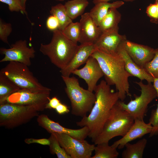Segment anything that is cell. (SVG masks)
I'll list each match as a JSON object with an SVG mask.
<instances>
[{"mask_svg":"<svg viewBox=\"0 0 158 158\" xmlns=\"http://www.w3.org/2000/svg\"><path fill=\"white\" fill-rule=\"evenodd\" d=\"M110 86L104 80L97 85L94 91L96 99L90 114L76 123L78 126L88 128V137L93 142L101 133L111 109L119 100L118 92Z\"/></svg>","mask_w":158,"mask_h":158,"instance_id":"1","label":"cell"},{"mask_svg":"<svg viewBox=\"0 0 158 158\" xmlns=\"http://www.w3.org/2000/svg\"><path fill=\"white\" fill-rule=\"evenodd\" d=\"M20 88L6 75L0 73V104L11 95Z\"/></svg>","mask_w":158,"mask_h":158,"instance_id":"23","label":"cell"},{"mask_svg":"<svg viewBox=\"0 0 158 158\" xmlns=\"http://www.w3.org/2000/svg\"><path fill=\"white\" fill-rule=\"evenodd\" d=\"M83 79L87 83V89L94 91L99 80L104 76L101 68L96 59L90 56L82 68L77 69L72 73Z\"/></svg>","mask_w":158,"mask_h":158,"instance_id":"13","label":"cell"},{"mask_svg":"<svg viewBox=\"0 0 158 158\" xmlns=\"http://www.w3.org/2000/svg\"><path fill=\"white\" fill-rule=\"evenodd\" d=\"M24 142L28 144L37 143L42 145L49 146L50 144L49 138L36 139L33 138H27L25 140Z\"/></svg>","mask_w":158,"mask_h":158,"instance_id":"35","label":"cell"},{"mask_svg":"<svg viewBox=\"0 0 158 158\" xmlns=\"http://www.w3.org/2000/svg\"><path fill=\"white\" fill-rule=\"evenodd\" d=\"M157 108L152 111L149 123L152 127V130L149 134L150 137L158 135V104Z\"/></svg>","mask_w":158,"mask_h":158,"instance_id":"33","label":"cell"},{"mask_svg":"<svg viewBox=\"0 0 158 158\" xmlns=\"http://www.w3.org/2000/svg\"><path fill=\"white\" fill-rule=\"evenodd\" d=\"M123 47L133 60L144 68L154 55V49L147 45L138 44L126 40L123 43Z\"/></svg>","mask_w":158,"mask_h":158,"instance_id":"15","label":"cell"},{"mask_svg":"<svg viewBox=\"0 0 158 158\" xmlns=\"http://www.w3.org/2000/svg\"><path fill=\"white\" fill-rule=\"evenodd\" d=\"M2 3L7 4L11 12H20L23 14L27 15V13L23 7L20 0H0Z\"/></svg>","mask_w":158,"mask_h":158,"instance_id":"31","label":"cell"},{"mask_svg":"<svg viewBox=\"0 0 158 158\" xmlns=\"http://www.w3.org/2000/svg\"><path fill=\"white\" fill-rule=\"evenodd\" d=\"M49 139L50 144L49 145L50 153L55 154L58 158H71L64 149L60 145L56 136L54 133L51 134Z\"/></svg>","mask_w":158,"mask_h":158,"instance_id":"28","label":"cell"},{"mask_svg":"<svg viewBox=\"0 0 158 158\" xmlns=\"http://www.w3.org/2000/svg\"><path fill=\"white\" fill-rule=\"evenodd\" d=\"M0 53L4 55L0 61L1 63L17 62L29 66L31 64V59L35 57V51L33 47L28 46L26 40H19L11 44L9 48H1Z\"/></svg>","mask_w":158,"mask_h":158,"instance_id":"11","label":"cell"},{"mask_svg":"<svg viewBox=\"0 0 158 158\" xmlns=\"http://www.w3.org/2000/svg\"><path fill=\"white\" fill-rule=\"evenodd\" d=\"M55 110L59 114H63L68 113L70 111L68 107L61 102L57 107Z\"/></svg>","mask_w":158,"mask_h":158,"instance_id":"37","label":"cell"},{"mask_svg":"<svg viewBox=\"0 0 158 158\" xmlns=\"http://www.w3.org/2000/svg\"><path fill=\"white\" fill-rule=\"evenodd\" d=\"M119 100L112 108L102 132L94 140L95 145L109 142L116 137L123 136L133 124L134 119L122 108Z\"/></svg>","mask_w":158,"mask_h":158,"instance_id":"4","label":"cell"},{"mask_svg":"<svg viewBox=\"0 0 158 158\" xmlns=\"http://www.w3.org/2000/svg\"><path fill=\"white\" fill-rule=\"evenodd\" d=\"M96 49L94 43L80 44L78 45L71 61L64 68L60 70L61 76H70L74 71L86 63Z\"/></svg>","mask_w":158,"mask_h":158,"instance_id":"16","label":"cell"},{"mask_svg":"<svg viewBox=\"0 0 158 158\" xmlns=\"http://www.w3.org/2000/svg\"><path fill=\"white\" fill-rule=\"evenodd\" d=\"M37 121L39 126L50 134L66 133L74 138L81 140H85L89 135V130L87 127H83L77 129L67 128L61 126L58 123L52 120L46 114L39 115L37 116Z\"/></svg>","mask_w":158,"mask_h":158,"instance_id":"12","label":"cell"},{"mask_svg":"<svg viewBox=\"0 0 158 158\" xmlns=\"http://www.w3.org/2000/svg\"><path fill=\"white\" fill-rule=\"evenodd\" d=\"M153 83V85L157 92V97H158V78H154Z\"/></svg>","mask_w":158,"mask_h":158,"instance_id":"38","label":"cell"},{"mask_svg":"<svg viewBox=\"0 0 158 158\" xmlns=\"http://www.w3.org/2000/svg\"><path fill=\"white\" fill-rule=\"evenodd\" d=\"M51 15L55 16L59 23V30L63 31L72 20L68 15L64 5L59 3L52 6L50 11Z\"/></svg>","mask_w":158,"mask_h":158,"instance_id":"25","label":"cell"},{"mask_svg":"<svg viewBox=\"0 0 158 158\" xmlns=\"http://www.w3.org/2000/svg\"><path fill=\"white\" fill-rule=\"evenodd\" d=\"M38 112L33 106L7 103L0 104V126L8 129L16 128L37 117Z\"/></svg>","mask_w":158,"mask_h":158,"instance_id":"7","label":"cell"},{"mask_svg":"<svg viewBox=\"0 0 158 158\" xmlns=\"http://www.w3.org/2000/svg\"><path fill=\"white\" fill-rule=\"evenodd\" d=\"M95 146V154L91 158H117L119 155L117 148L110 146L109 142L98 144Z\"/></svg>","mask_w":158,"mask_h":158,"instance_id":"26","label":"cell"},{"mask_svg":"<svg viewBox=\"0 0 158 158\" xmlns=\"http://www.w3.org/2000/svg\"><path fill=\"white\" fill-rule=\"evenodd\" d=\"M28 66L23 63L10 61L0 70L21 89L34 92H51L49 88L42 85L30 71Z\"/></svg>","mask_w":158,"mask_h":158,"instance_id":"6","label":"cell"},{"mask_svg":"<svg viewBox=\"0 0 158 158\" xmlns=\"http://www.w3.org/2000/svg\"><path fill=\"white\" fill-rule=\"evenodd\" d=\"M89 4L87 0H71L64 5L67 13L72 20L82 16Z\"/></svg>","mask_w":158,"mask_h":158,"instance_id":"24","label":"cell"},{"mask_svg":"<svg viewBox=\"0 0 158 158\" xmlns=\"http://www.w3.org/2000/svg\"><path fill=\"white\" fill-rule=\"evenodd\" d=\"M144 68L154 78H158V48L155 49L153 58L145 65Z\"/></svg>","mask_w":158,"mask_h":158,"instance_id":"29","label":"cell"},{"mask_svg":"<svg viewBox=\"0 0 158 158\" xmlns=\"http://www.w3.org/2000/svg\"><path fill=\"white\" fill-rule=\"evenodd\" d=\"M118 28L102 32L94 43L96 49L109 54L118 53L120 45L127 40L125 35L118 33Z\"/></svg>","mask_w":158,"mask_h":158,"instance_id":"14","label":"cell"},{"mask_svg":"<svg viewBox=\"0 0 158 158\" xmlns=\"http://www.w3.org/2000/svg\"><path fill=\"white\" fill-rule=\"evenodd\" d=\"M141 90L140 96L134 95L135 99L126 104L120 100L119 103L122 108L135 120H143L147 113L148 105L156 97V91L151 83L144 84L142 81H136Z\"/></svg>","mask_w":158,"mask_h":158,"instance_id":"8","label":"cell"},{"mask_svg":"<svg viewBox=\"0 0 158 158\" xmlns=\"http://www.w3.org/2000/svg\"><path fill=\"white\" fill-rule=\"evenodd\" d=\"M91 56L99 63L107 83L115 86L119 100L123 101L127 96H130L128 79L133 76L126 70L121 56L118 53L109 54L96 49Z\"/></svg>","mask_w":158,"mask_h":158,"instance_id":"2","label":"cell"},{"mask_svg":"<svg viewBox=\"0 0 158 158\" xmlns=\"http://www.w3.org/2000/svg\"><path fill=\"white\" fill-rule=\"evenodd\" d=\"M56 1H63L65 0H55Z\"/></svg>","mask_w":158,"mask_h":158,"instance_id":"41","label":"cell"},{"mask_svg":"<svg viewBox=\"0 0 158 158\" xmlns=\"http://www.w3.org/2000/svg\"><path fill=\"white\" fill-rule=\"evenodd\" d=\"M54 133L60 146L71 158H91L95 144L74 138L64 133Z\"/></svg>","mask_w":158,"mask_h":158,"instance_id":"9","label":"cell"},{"mask_svg":"<svg viewBox=\"0 0 158 158\" xmlns=\"http://www.w3.org/2000/svg\"><path fill=\"white\" fill-rule=\"evenodd\" d=\"M69 40L77 43L80 37L81 30L79 22H71L62 31Z\"/></svg>","mask_w":158,"mask_h":158,"instance_id":"27","label":"cell"},{"mask_svg":"<svg viewBox=\"0 0 158 158\" xmlns=\"http://www.w3.org/2000/svg\"><path fill=\"white\" fill-rule=\"evenodd\" d=\"M46 25L48 30L53 31L59 29V23L56 17L51 15L47 19Z\"/></svg>","mask_w":158,"mask_h":158,"instance_id":"34","label":"cell"},{"mask_svg":"<svg viewBox=\"0 0 158 158\" xmlns=\"http://www.w3.org/2000/svg\"><path fill=\"white\" fill-rule=\"evenodd\" d=\"M152 130V127L149 123H145L143 120L135 119L133 124L125 135L114 142L112 145L118 149H122L126 143L141 138L147 134H150Z\"/></svg>","mask_w":158,"mask_h":158,"instance_id":"17","label":"cell"},{"mask_svg":"<svg viewBox=\"0 0 158 158\" xmlns=\"http://www.w3.org/2000/svg\"><path fill=\"white\" fill-rule=\"evenodd\" d=\"M50 92H34L20 89L9 96L4 103L33 106L39 111H42L46 109V105L50 98Z\"/></svg>","mask_w":158,"mask_h":158,"instance_id":"10","label":"cell"},{"mask_svg":"<svg viewBox=\"0 0 158 158\" xmlns=\"http://www.w3.org/2000/svg\"><path fill=\"white\" fill-rule=\"evenodd\" d=\"M117 9H109L100 22L98 27L102 32L119 28L118 25L121 20V15Z\"/></svg>","mask_w":158,"mask_h":158,"instance_id":"21","label":"cell"},{"mask_svg":"<svg viewBox=\"0 0 158 158\" xmlns=\"http://www.w3.org/2000/svg\"><path fill=\"white\" fill-rule=\"evenodd\" d=\"M123 43L119 46L117 52L124 62L126 70L133 76L137 77L141 81L145 80L147 83H153L154 78L144 68L140 67L133 60L125 49Z\"/></svg>","mask_w":158,"mask_h":158,"instance_id":"19","label":"cell"},{"mask_svg":"<svg viewBox=\"0 0 158 158\" xmlns=\"http://www.w3.org/2000/svg\"><path fill=\"white\" fill-rule=\"evenodd\" d=\"M146 13L152 23L158 24V0L150 4L147 8Z\"/></svg>","mask_w":158,"mask_h":158,"instance_id":"32","label":"cell"},{"mask_svg":"<svg viewBox=\"0 0 158 158\" xmlns=\"http://www.w3.org/2000/svg\"><path fill=\"white\" fill-rule=\"evenodd\" d=\"M61 103L60 101L56 97L50 98L46 105V109H55Z\"/></svg>","mask_w":158,"mask_h":158,"instance_id":"36","label":"cell"},{"mask_svg":"<svg viewBox=\"0 0 158 158\" xmlns=\"http://www.w3.org/2000/svg\"><path fill=\"white\" fill-rule=\"evenodd\" d=\"M27 0H20L23 7L25 9V4Z\"/></svg>","mask_w":158,"mask_h":158,"instance_id":"40","label":"cell"},{"mask_svg":"<svg viewBox=\"0 0 158 158\" xmlns=\"http://www.w3.org/2000/svg\"><path fill=\"white\" fill-rule=\"evenodd\" d=\"M147 143V140L143 138L136 142L131 144L129 142L125 146V149L122 152V158H142L144 151Z\"/></svg>","mask_w":158,"mask_h":158,"instance_id":"22","label":"cell"},{"mask_svg":"<svg viewBox=\"0 0 158 158\" xmlns=\"http://www.w3.org/2000/svg\"><path fill=\"white\" fill-rule=\"evenodd\" d=\"M79 22L81 34L79 42L80 44L94 43L102 32L90 16L89 13L83 14L81 16Z\"/></svg>","mask_w":158,"mask_h":158,"instance_id":"18","label":"cell"},{"mask_svg":"<svg viewBox=\"0 0 158 158\" xmlns=\"http://www.w3.org/2000/svg\"><path fill=\"white\" fill-rule=\"evenodd\" d=\"M124 4L122 1H117L110 3L101 2L95 4L89 12L90 15L95 23L99 26L100 22L107 14L109 9L117 8Z\"/></svg>","mask_w":158,"mask_h":158,"instance_id":"20","label":"cell"},{"mask_svg":"<svg viewBox=\"0 0 158 158\" xmlns=\"http://www.w3.org/2000/svg\"><path fill=\"white\" fill-rule=\"evenodd\" d=\"M11 24L6 23L0 19V39L4 43L9 45L8 40V37L12 31Z\"/></svg>","mask_w":158,"mask_h":158,"instance_id":"30","label":"cell"},{"mask_svg":"<svg viewBox=\"0 0 158 158\" xmlns=\"http://www.w3.org/2000/svg\"><path fill=\"white\" fill-rule=\"evenodd\" d=\"M61 77L66 85L65 92L71 102V114L82 118L87 116L95 102V94L81 87L75 77Z\"/></svg>","mask_w":158,"mask_h":158,"instance_id":"5","label":"cell"},{"mask_svg":"<svg viewBox=\"0 0 158 158\" xmlns=\"http://www.w3.org/2000/svg\"><path fill=\"white\" fill-rule=\"evenodd\" d=\"M52 38L48 44H41L40 51L47 56L57 68H64L71 61L78 46L68 39L59 29L53 31Z\"/></svg>","mask_w":158,"mask_h":158,"instance_id":"3","label":"cell"},{"mask_svg":"<svg viewBox=\"0 0 158 158\" xmlns=\"http://www.w3.org/2000/svg\"><path fill=\"white\" fill-rule=\"evenodd\" d=\"M111 0H93L92 2L95 4L99 2H108L109 1ZM125 1L126 2H132L135 0H123Z\"/></svg>","mask_w":158,"mask_h":158,"instance_id":"39","label":"cell"}]
</instances>
